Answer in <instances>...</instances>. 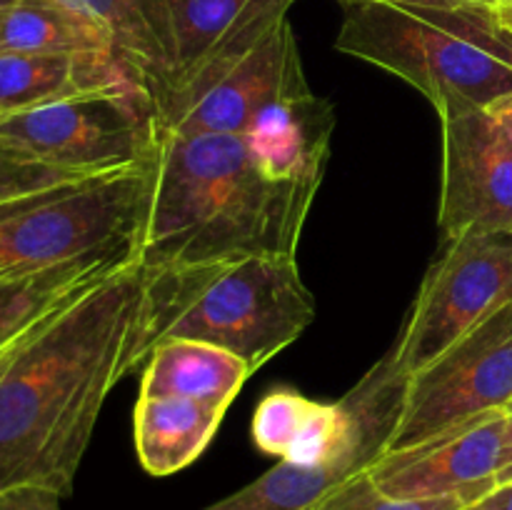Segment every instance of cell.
<instances>
[{"instance_id":"cell-9","label":"cell","mask_w":512,"mask_h":510,"mask_svg":"<svg viewBox=\"0 0 512 510\" xmlns=\"http://www.w3.org/2000/svg\"><path fill=\"white\" fill-rule=\"evenodd\" d=\"M512 403V303L410 375L388 443L413 448L478 415Z\"/></svg>"},{"instance_id":"cell-27","label":"cell","mask_w":512,"mask_h":510,"mask_svg":"<svg viewBox=\"0 0 512 510\" xmlns=\"http://www.w3.org/2000/svg\"><path fill=\"white\" fill-rule=\"evenodd\" d=\"M498 10H500V15H503L505 23H508V28L512 30V3H500Z\"/></svg>"},{"instance_id":"cell-25","label":"cell","mask_w":512,"mask_h":510,"mask_svg":"<svg viewBox=\"0 0 512 510\" xmlns=\"http://www.w3.org/2000/svg\"><path fill=\"white\" fill-rule=\"evenodd\" d=\"M468 510H512V483L498 485L490 495H485L480 503L470 505Z\"/></svg>"},{"instance_id":"cell-10","label":"cell","mask_w":512,"mask_h":510,"mask_svg":"<svg viewBox=\"0 0 512 510\" xmlns=\"http://www.w3.org/2000/svg\"><path fill=\"white\" fill-rule=\"evenodd\" d=\"M440 125L438 225L443 238L512 230V140L490 110L440 118Z\"/></svg>"},{"instance_id":"cell-13","label":"cell","mask_w":512,"mask_h":510,"mask_svg":"<svg viewBox=\"0 0 512 510\" xmlns=\"http://www.w3.org/2000/svg\"><path fill=\"white\" fill-rule=\"evenodd\" d=\"M293 3L295 0H163L173 45V80L168 93L210 60L288 18Z\"/></svg>"},{"instance_id":"cell-18","label":"cell","mask_w":512,"mask_h":510,"mask_svg":"<svg viewBox=\"0 0 512 510\" xmlns=\"http://www.w3.org/2000/svg\"><path fill=\"white\" fill-rule=\"evenodd\" d=\"M0 50L83 55L118 48L108 30L60 0H18L0 20Z\"/></svg>"},{"instance_id":"cell-14","label":"cell","mask_w":512,"mask_h":510,"mask_svg":"<svg viewBox=\"0 0 512 510\" xmlns=\"http://www.w3.org/2000/svg\"><path fill=\"white\" fill-rule=\"evenodd\" d=\"M225 410L223 405L190 398L138 395L133 443L145 473L165 478L195 463L218 433Z\"/></svg>"},{"instance_id":"cell-5","label":"cell","mask_w":512,"mask_h":510,"mask_svg":"<svg viewBox=\"0 0 512 510\" xmlns=\"http://www.w3.org/2000/svg\"><path fill=\"white\" fill-rule=\"evenodd\" d=\"M153 180L150 160L0 203V278L40 273L88 255L138 253Z\"/></svg>"},{"instance_id":"cell-6","label":"cell","mask_w":512,"mask_h":510,"mask_svg":"<svg viewBox=\"0 0 512 510\" xmlns=\"http://www.w3.org/2000/svg\"><path fill=\"white\" fill-rule=\"evenodd\" d=\"M0 140L78 178L118 173L155 160L158 103L145 90L75 95L5 115Z\"/></svg>"},{"instance_id":"cell-8","label":"cell","mask_w":512,"mask_h":510,"mask_svg":"<svg viewBox=\"0 0 512 510\" xmlns=\"http://www.w3.org/2000/svg\"><path fill=\"white\" fill-rule=\"evenodd\" d=\"M310 90L288 18L228 50L158 100L160 135H243L275 103Z\"/></svg>"},{"instance_id":"cell-21","label":"cell","mask_w":512,"mask_h":510,"mask_svg":"<svg viewBox=\"0 0 512 510\" xmlns=\"http://www.w3.org/2000/svg\"><path fill=\"white\" fill-rule=\"evenodd\" d=\"M70 180H78V175L53 168L0 140V203L35 193V190L70 183Z\"/></svg>"},{"instance_id":"cell-23","label":"cell","mask_w":512,"mask_h":510,"mask_svg":"<svg viewBox=\"0 0 512 510\" xmlns=\"http://www.w3.org/2000/svg\"><path fill=\"white\" fill-rule=\"evenodd\" d=\"M340 3H388L400 8H455V5L478 3V5H498V0H340Z\"/></svg>"},{"instance_id":"cell-24","label":"cell","mask_w":512,"mask_h":510,"mask_svg":"<svg viewBox=\"0 0 512 510\" xmlns=\"http://www.w3.org/2000/svg\"><path fill=\"white\" fill-rule=\"evenodd\" d=\"M505 483H512V403L505 405V438L498 468V485Z\"/></svg>"},{"instance_id":"cell-19","label":"cell","mask_w":512,"mask_h":510,"mask_svg":"<svg viewBox=\"0 0 512 510\" xmlns=\"http://www.w3.org/2000/svg\"><path fill=\"white\" fill-rule=\"evenodd\" d=\"M363 473L350 465H300L278 460V465L203 510H318L345 480Z\"/></svg>"},{"instance_id":"cell-28","label":"cell","mask_w":512,"mask_h":510,"mask_svg":"<svg viewBox=\"0 0 512 510\" xmlns=\"http://www.w3.org/2000/svg\"><path fill=\"white\" fill-rule=\"evenodd\" d=\"M15 3H18V0H0V20H3V15L8 13Z\"/></svg>"},{"instance_id":"cell-30","label":"cell","mask_w":512,"mask_h":510,"mask_svg":"<svg viewBox=\"0 0 512 510\" xmlns=\"http://www.w3.org/2000/svg\"><path fill=\"white\" fill-rule=\"evenodd\" d=\"M500 3H512V0H498V5H500Z\"/></svg>"},{"instance_id":"cell-15","label":"cell","mask_w":512,"mask_h":510,"mask_svg":"<svg viewBox=\"0 0 512 510\" xmlns=\"http://www.w3.org/2000/svg\"><path fill=\"white\" fill-rule=\"evenodd\" d=\"M250 375L253 368L230 350L203 340L173 338L155 345L148 355L140 395L190 398L230 408Z\"/></svg>"},{"instance_id":"cell-3","label":"cell","mask_w":512,"mask_h":510,"mask_svg":"<svg viewBox=\"0 0 512 510\" xmlns=\"http://www.w3.org/2000/svg\"><path fill=\"white\" fill-rule=\"evenodd\" d=\"M313 320L315 298L290 253L145 270L135 363L163 340L190 338L230 350L255 373Z\"/></svg>"},{"instance_id":"cell-4","label":"cell","mask_w":512,"mask_h":510,"mask_svg":"<svg viewBox=\"0 0 512 510\" xmlns=\"http://www.w3.org/2000/svg\"><path fill=\"white\" fill-rule=\"evenodd\" d=\"M335 48L403 78L440 118L488 110L512 93V30L498 5L345 3Z\"/></svg>"},{"instance_id":"cell-2","label":"cell","mask_w":512,"mask_h":510,"mask_svg":"<svg viewBox=\"0 0 512 510\" xmlns=\"http://www.w3.org/2000/svg\"><path fill=\"white\" fill-rule=\"evenodd\" d=\"M315 195L275 180L238 135H160L138 260L168 270L295 255Z\"/></svg>"},{"instance_id":"cell-17","label":"cell","mask_w":512,"mask_h":510,"mask_svg":"<svg viewBox=\"0 0 512 510\" xmlns=\"http://www.w3.org/2000/svg\"><path fill=\"white\" fill-rule=\"evenodd\" d=\"M95 20L113 38L115 48L133 60L155 90V103L173 80V45L163 0H60Z\"/></svg>"},{"instance_id":"cell-16","label":"cell","mask_w":512,"mask_h":510,"mask_svg":"<svg viewBox=\"0 0 512 510\" xmlns=\"http://www.w3.org/2000/svg\"><path fill=\"white\" fill-rule=\"evenodd\" d=\"M138 258L135 250L110 255H88L40 273L0 278V353L13 348L58 305L93 285L103 275Z\"/></svg>"},{"instance_id":"cell-7","label":"cell","mask_w":512,"mask_h":510,"mask_svg":"<svg viewBox=\"0 0 512 510\" xmlns=\"http://www.w3.org/2000/svg\"><path fill=\"white\" fill-rule=\"evenodd\" d=\"M510 303L512 230L445 240L388 353L395 370L410 378Z\"/></svg>"},{"instance_id":"cell-29","label":"cell","mask_w":512,"mask_h":510,"mask_svg":"<svg viewBox=\"0 0 512 510\" xmlns=\"http://www.w3.org/2000/svg\"><path fill=\"white\" fill-rule=\"evenodd\" d=\"M15 345H18V343H15ZM15 345H13V348H15ZM13 348H10V350H13ZM10 350H5V353H0V365L5 363V358H8V355H10Z\"/></svg>"},{"instance_id":"cell-22","label":"cell","mask_w":512,"mask_h":510,"mask_svg":"<svg viewBox=\"0 0 512 510\" xmlns=\"http://www.w3.org/2000/svg\"><path fill=\"white\" fill-rule=\"evenodd\" d=\"M60 495L43 488H15L0 493V510H63Z\"/></svg>"},{"instance_id":"cell-1","label":"cell","mask_w":512,"mask_h":510,"mask_svg":"<svg viewBox=\"0 0 512 510\" xmlns=\"http://www.w3.org/2000/svg\"><path fill=\"white\" fill-rule=\"evenodd\" d=\"M140 260L120 265L40 320L0 365V493L68 498L110 390L138 368Z\"/></svg>"},{"instance_id":"cell-20","label":"cell","mask_w":512,"mask_h":510,"mask_svg":"<svg viewBox=\"0 0 512 510\" xmlns=\"http://www.w3.org/2000/svg\"><path fill=\"white\" fill-rule=\"evenodd\" d=\"M470 503L458 495L430 500H403L385 495L368 470L345 480L318 510H468Z\"/></svg>"},{"instance_id":"cell-26","label":"cell","mask_w":512,"mask_h":510,"mask_svg":"<svg viewBox=\"0 0 512 510\" xmlns=\"http://www.w3.org/2000/svg\"><path fill=\"white\" fill-rule=\"evenodd\" d=\"M488 110L495 118V123H498L500 128L505 130V135L512 140V93L505 95V98H500L498 103L490 105Z\"/></svg>"},{"instance_id":"cell-11","label":"cell","mask_w":512,"mask_h":510,"mask_svg":"<svg viewBox=\"0 0 512 510\" xmlns=\"http://www.w3.org/2000/svg\"><path fill=\"white\" fill-rule=\"evenodd\" d=\"M503 438L505 408L465 420L413 448L390 450L370 465L368 473L390 498L430 500L458 495L475 505L498 488Z\"/></svg>"},{"instance_id":"cell-12","label":"cell","mask_w":512,"mask_h":510,"mask_svg":"<svg viewBox=\"0 0 512 510\" xmlns=\"http://www.w3.org/2000/svg\"><path fill=\"white\" fill-rule=\"evenodd\" d=\"M335 120V105L305 90L258 115L238 138L275 180L318 190L330 158Z\"/></svg>"}]
</instances>
